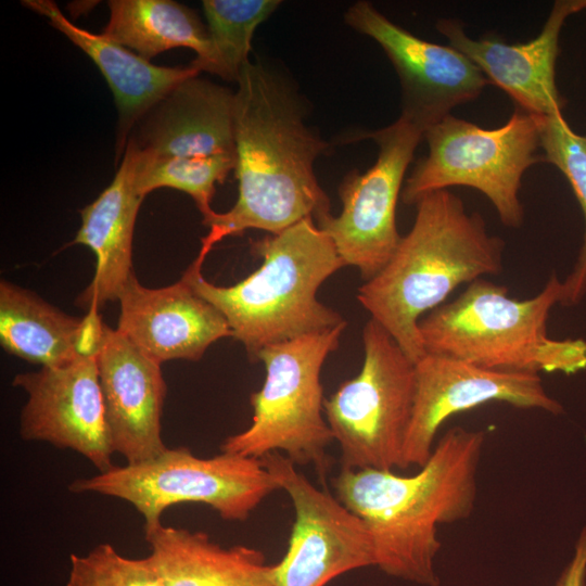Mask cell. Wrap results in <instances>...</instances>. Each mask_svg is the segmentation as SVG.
Instances as JSON below:
<instances>
[{
    "mask_svg": "<svg viewBox=\"0 0 586 586\" xmlns=\"http://www.w3.org/2000/svg\"><path fill=\"white\" fill-rule=\"evenodd\" d=\"M234 92L238 200L203 224L199 257L215 244L249 229L276 234L300 220L331 214L314 173L329 143L311 130L291 85L260 63L246 62Z\"/></svg>",
    "mask_w": 586,
    "mask_h": 586,
    "instance_id": "cell-1",
    "label": "cell"
},
{
    "mask_svg": "<svg viewBox=\"0 0 586 586\" xmlns=\"http://www.w3.org/2000/svg\"><path fill=\"white\" fill-rule=\"evenodd\" d=\"M484 431L449 429L412 475L394 471L342 470L335 497L367 525L375 566L422 586H438L437 526L464 520L474 509Z\"/></svg>",
    "mask_w": 586,
    "mask_h": 586,
    "instance_id": "cell-2",
    "label": "cell"
},
{
    "mask_svg": "<svg viewBox=\"0 0 586 586\" xmlns=\"http://www.w3.org/2000/svg\"><path fill=\"white\" fill-rule=\"evenodd\" d=\"M413 225L357 300L415 362L425 355L419 321L459 285L502 270L505 242L449 190L416 204Z\"/></svg>",
    "mask_w": 586,
    "mask_h": 586,
    "instance_id": "cell-3",
    "label": "cell"
},
{
    "mask_svg": "<svg viewBox=\"0 0 586 586\" xmlns=\"http://www.w3.org/2000/svg\"><path fill=\"white\" fill-rule=\"evenodd\" d=\"M251 249L262 265L233 285L207 281L198 256L182 275L226 318L251 361L269 345L346 324L317 298L321 284L346 265L313 217L252 241Z\"/></svg>",
    "mask_w": 586,
    "mask_h": 586,
    "instance_id": "cell-4",
    "label": "cell"
},
{
    "mask_svg": "<svg viewBox=\"0 0 586 586\" xmlns=\"http://www.w3.org/2000/svg\"><path fill=\"white\" fill-rule=\"evenodd\" d=\"M562 281L556 273L535 296L518 300L484 278L419 321L425 354L481 368L539 374H575L586 369V341L551 339L547 321L560 304Z\"/></svg>",
    "mask_w": 586,
    "mask_h": 586,
    "instance_id": "cell-5",
    "label": "cell"
},
{
    "mask_svg": "<svg viewBox=\"0 0 586 586\" xmlns=\"http://www.w3.org/2000/svg\"><path fill=\"white\" fill-rule=\"evenodd\" d=\"M345 328L263 348L257 360L266 375L250 397L252 423L225 438L221 451L257 459L283 451L295 466L311 464L324 479L330 467L327 448L334 440L324 416L320 373Z\"/></svg>",
    "mask_w": 586,
    "mask_h": 586,
    "instance_id": "cell-6",
    "label": "cell"
},
{
    "mask_svg": "<svg viewBox=\"0 0 586 586\" xmlns=\"http://www.w3.org/2000/svg\"><path fill=\"white\" fill-rule=\"evenodd\" d=\"M539 125L540 117L519 107L494 129L448 115L424 132L429 151L404 182V204L416 205L449 187H469L487 196L505 226L519 228L523 174L543 161Z\"/></svg>",
    "mask_w": 586,
    "mask_h": 586,
    "instance_id": "cell-7",
    "label": "cell"
},
{
    "mask_svg": "<svg viewBox=\"0 0 586 586\" xmlns=\"http://www.w3.org/2000/svg\"><path fill=\"white\" fill-rule=\"evenodd\" d=\"M68 489L125 500L143 517L144 526H151L161 522L168 507L183 502L204 504L226 521L242 522L280 487L260 459L224 451L202 458L177 447L140 463L78 479Z\"/></svg>",
    "mask_w": 586,
    "mask_h": 586,
    "instance_id": "cell-8",
    "label": "cell"
},
{
    "mask_svg": "<svg viewBox=\"0 0 586 586\" xmlns=\"http://www.w3.org/2000/svg\"><path fill=\"white\" fill-rule=\"evenodd\" d=\"M364 364L324 399V416L341 450L342 470L406 469L404 448L415 395L416 362L369 319L362 329Z\"/></svg>",
    "mask_w": 586,
    "mask_h": 586,
    "instance_id": "cell-9",
    "label": "cell"
},
{
    "mask_svg": "<svg viewBox=\"0 0 586 586\" xmlns=\"http://www.w3.org/2000/svg\"><path fill=\"white\" fill-rule=\"evenodd\" d=\"M424 131L399 116L393 124L349 136L347 142L372 139L374 164L364 173L351 171L340 186L342 211L317 226L332 240L346 266L358 269L365 281L373 278L395 253L402 235L396 225L397 201L406 170Z\"/></svg>",
    "mask_w": 586,
    "mask_h": 586,
    "instance_id": "cell-10",
    "label": "cell"
},
{
    "mask_svg": "<svg viewBox=\"0 0 586 586\" xmlns=\"http://www.w3.org/2000/svg\"><path fill=\"white\" fill-rule=\"evenodd\" d=\"M260 460L295 511L286 552L275 564L278 586H326L349 571L375 566L371 534L357 514L316 487L281 453Z\"/></svg>",
    "mask_w": 586,
    "mask_h": 586,
    "instance_id": "cell-11",
    "label": "cell"
},
{
    "mask_svg": "<svg viewBox=\"0 0 586 586\" xmlns=\"http://www.w3.org/2000/svg\"><path fill=\"white\" fill-rule=\"evenodd\" d=\"M344 21L383 49L400 82V116L424 132L455 106L477 99L488 84L467 55L412 35L368 1L352 4Z\"/></svg>",
    "mask_w": 586,
    "mask_h": 586,
    "instance_id": "cell-12",
    "label": "cell"
},
{
    "mask_svg": "<svg viewBox=\"0 0 586 586\" xmlns=\"http://www.w3.org/2000/svg\"><path fill=\"white\" fill-rule=\"evenodd\" d=\"M491 402L551 415L563 412V406L546 392L539 374L491 370L425 354L416 362V395L404 448L405 468H420L428 461L440 428L450 417Z\"/></svg>",
    "mask_w": 586,
    "mask_h": 586,
    "instance_id": "cell-13",
    "label": "cell"
},
{
    "mask_svg": "<svg viewBox=\"0 0 586 586\" xmlns=\"http://www.w3.org/2000/svg\"><path fill=\"white\" fill-rule=\"evenodd\" d=\"M12 385L27 394L20 415L24 441L72 449L100 472L114 467L97 354L81 355L61 367L18 373Z\"/></svg>",
    "mask_w": 586,
    "mask_h": 586,
    "instance_id": "cell-14",
    "label": "cell"
},
{
    "mask_svg": "<svg viewBox=\"0 0 586 586\" xmlns=\"http://www.w3.org/2000/svg\"><path fill=\"white\" fill-rule=\"evenodd\" d=\"M97 366L114 453L135 464L165 451L162 413L167 387L161 365L103 323Z\"/></svg>",
    "mask_w": 586,
    "mask_h": 586,
    "instance_id": "cell-15",
    "label": "cell"
},
{
    "mask_svg": "<svg viewBox=\"0 0 586 586\" xmlns=\"http://www.w3.org/2000/svg\"><path fill=\"white\" fill-rule=\"evenodd\" d=\"M118 302L116 330L160 365L198 361L213 343L232 337L226 318L182 277L171 285L150 289L132 273Z\"/></svg>",
    "mask_w": 586,
    "mask_h": 586,
    "instance_id": "cell-16",
    "label": "cell"
},
{
    "mask_svg": "<svg viewBox=\"0 0 586 586\" xmlns=\"http://www.w3.org/2000/svg\"><path fill=\"white\" fill-rule=\"evenodd\" d=\"M582 10L579 0L556 1L539 35L521 43H507L496 37L473 39L455 20H440L436 28L519 109L546 117L563 113L565 99L556 82L559 36L566 17Z\"/></svg>",
    "mask_w": 586,
    "mask_h": 586,
    "instance_id": "cell-17",
    "label": "cell"
},
{
    "mask_svg": "<svg viewBox=\"0 0 586 586\" xmlns=\"http://www.w3.org/2000/svg\"><path fill=\"white\" fill-rule=\"evenodd\" d=\"M135 128L128 141L145 163L215 155L237 157L234 92L198 76L179 84Z\"/></svg>",
    "mask_w": 586,
    "mask_h": 586,
    "instance_id": "cell-18",
    "label": "cell"
},
{
    "mask_svg": "<svg viewBox=\"0 0 586 586\" xmlns=\"http://www.w3.org/2000/svg\"><path fill=\"white\" fill-rule=\"evenodd\" d=\"M22 4L43 15L98 66L110 86L117 107L116 162L124 155L137 124L171 90L200 71L187 66H158L114 42L71 22L51 0H24Z\"/></svg>",
    "mask_w": 586,
    "mask_h": 586,
    "instance_id": "cell-19",
    "label": "cell"
},
{
    "mask_svg": "<svg viewBox=\"0 0 586 586\" xmlns=\"http://www.w3.org/2000/svg\"><path fill=\"white\" fill-rule=\"evenodd\" d=\"M137 150L127 142L112 182L80 212L81 226L71 244L88 246L95 256V271L76 304L101 309L118 301L132 273V241L136 219L143 201L136 188Z\"/></svg>",
    "mask_w": 586,
    "mask_h": 586,
    "instance_id": "cell-20",
    "label": "cell"
},
{
    "mask_svg": "<svg viewBox=\"0 0 586 586\" xmlns=\"http://www.w3.org/2000/svg\"><path fill=\"white\" fill-rule=\"evenodd\" d=\"M150 557L165 586H278L276 565L255 548L224 547L204 532L144 526Z\"/></svg>",
    "mask_w": 586,
    "mask_h": 586,
    "instance_id": "cell-21",
    "label": "cell"
},
{
    "mask_svg": "<svg viewBox=\"0 0 586 586\" xmlns=\"http://www.w3.org/2000/svg\"><path fill=\"white\" fill-rule=\"evenodd\" d=\"M84 317L54 307L36 293L0 282V343L11 355L41 368L64 366L77 357Z\"/></svg>",
    "mask_w": 586,
    "mask_h": 586,
    "instance_id": "cell-22",
    "label": "cell"
},
{
    "mask_svg": "<svg viewBox=\"0 0 586 586\" xmlns=\"http://www.w3.org/2000/svg\"><path fill=\"white\" fill-rule=\"evenodd\" d=\"M107 7L110 18L102 35L144 60L189 48L198 54L190 64L200 72L211 63L207 28L192 9L173 0H111Z\"/></svg>",
    "mask_w": 586,
    "mask_h": 586,
    "instance_id": "cell-23",
    "label": "cell"
},
{
    "mask_svg": "<svg viewBox=\"0 0 586 586\" xmlns=\"http://www.w3.org/2000/svg\"><path fill=\"white\" fill-rule=\"evenodd\" d=\"M278 0H204L202 7L212 43L205 72L237 82L249 62L256 28L280 5Z\"/></svg>",
    "mask_w": 586,
    "mask_h": 586,
    "instance_id": "cell-24",
    "label": "cell"
},
{
    "mask_svg": "<svg viewBox=\"0 0 586 586\" xmlns=\"http://www.w3.org/2000/svg\"><path fill=\"white\" fill-rule=\"evenodd\" d=\"M543 161L556 166L568 179L582 208L585 232L572 271L562 281L560 305L571 307L586 295V133H576L563 113L540 117Z\"/></svg>",
    "mask_w": 586,
    "mask_h": 586,
    "instance_id": "cell-25",
    "label": "cell"
},
{
    "mask_svg": "<svg viewBox=\"0 0 586 586\" xmlns=\"http://www.w3.org/2000/svg\"><path fill=\"white\" fill-rule=\"evenodd\" d=\"M137 156L136 188L138 193L145 198L160 188L182 191L193 199L203 216V222L215 215L216 212L211 203L216 184L222 183L230 170H234L237 161L234 156L215 155L145 163L141 161L138 150Z\"/></svg>",
    "mask_w": 586,
    "mask_h": 586,
    "instance_id": "cell-26",
    "label": "cell"
},
{
    "mask_svg": "<svg viewBox=\"0 0 586 586\" xmlns=\"http://www.w3.org/2000/svg\"><path fill=\"white\" fill-rule=\"evenodd\" d=\"M66 586H165L150 555L122 556L111 544H100L82 556L71 555Z\"/></svg>",
    "mask_w": 586,
    "mask_h": 586,
    "instance_id": "cell-27",
    "label": "cell"
},
{
    "mask_svg": "<svg viewBox=\"0 0 586 586\" xmlns=\"http://www.w3.org/2000/svg\"><path fill=\"white\" fill-rule=\"evenodd\" d=\"M555 586H586V524L579 532L572 559Z\"/></svg>",
    "mask_w": 586,
    "mask_h": 586,
    "instance_id": "cell-28",
    "label": "cell"
},
{
    "mask_svg": "<svg viewBox=\"0 0 586 586\" xmlns=\"http://www.w3.org/2000/svg\"><path fill=\"white\" fill-rule=\"evenodd\" d=\"M579 1H581V5L583 10L586 9V0H579Z\"/></svg>",
    "mask_w": 586,
    "mask_h": 586,
    "instance_id": "cell-29",
    "label": "cell"
}]
</instances>
